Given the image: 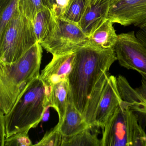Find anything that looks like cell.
<instances>
[{
  "label": "cell",
  "mask_w": 146,
  "mask_h": 146,
  "mask_svg": "<svg viewBox=\"0 0 146 146\" xmlns=\"http://www.w3.org/2000/svg\"><path fill=\"white\" fill-rule=\"evenodd\" d=\"M117 60L114 48L86 45L75 52L68 78V98L91 127L96 125L99 102L111 66Z\"/></svg>",
  "instance_id": "1"
},
{
  "label": "cell",
  "mask_w": 146,
  "mask_h": 146,
  "mask_svg": "<svg viewBox=\"0 0 146 146\" xmlns=\"http://www.w3.org/2000/svg\"><path fill=\"white\" fill-rule=\"evenodd\" d=\"M42 47L36 42L16 62L0 63V113L10 112L28 86L40 76Z\"/></svg>",
  "instance_id": "2"
},
{
  "label": "cell",
  "mask_w": 146,
  "mask_h": 146,
  "mask_svg": "<svg viewBox=\"0 0 146 146\" xmlns=\"http://www.w3.org/2000/svg\"><path fill=\"white\" fill-rule=\"evenodd\" d=\"M51 88L40 76L28 86L10 112L4 115L6 138L38 125L49 107Z\"/></svg>",
  "instance_id": "3"
},
{
  "label": "cell",
  "mask_w": 146,
  "mask_h": 146,
  "mask_svg": "<svg viewBox=\"0 0 146 146\" xmlns=\"http://www.w3.org/2000/svg\"><path fill=\"white\" fill-rule=\"evenodd\" d=\"M130 102L123 100L105 123L101 146H146V134Z\"/></svg>",
  "instance_id": "4"
},
{
  "label": "cell",
  "mask_w": 146,
  "mask_h": 146,
  "mask_svg": "<svg viewBox=\"0 0 146 146\" xmlns=\"http://www.w3.org/2000/svg\"><path fill=\"white\" fill-rule=\"evenodd\" d=\"M37 42L32 21L17 10L0 38V63L16 62Z\"/></svg>",
  "instance_id": "5"
},
{
  "label": "cell",
  "mask_w": 146,
  "mask_h": 146,
  "mask_svg": "<svg viewBox=\"0 0 146 146\" xmlns=\"http://www.w3.org/2000/svg\"><path fill=\"white\" fill-rule=\"evenodd\" d=\"M89 37L78 24L54 16L49 32L40 44L53 56L75 52L88 45Z\"/></svg>",
  "instance_id": "6"
},
{
  "label": "cell",
  "mask_w": 146,
  "mask_h": 146,
  "mask_svg": "<svg viewBox=\"0 0 146 146\" xmlns=\"http://www.w3.org/2000/svg\"><path fill=\"white\" fill-rule=\"evenodd\" d=\"M114 50L121 66L136 71L146 78V46L137 37L135 31L119 35Z\"/></svg>",
  "instance_id": "7"
},
{
  "label": "cell",
  "mask_w": 146,
  "mask_h": 146,
  "mask_svg": "<svg viewBox=\"0 0 146 146\" xmlns=\"http://www.w3.org/2000/svg\"><path fill=\"white\" fill-rule=\"evenodd\" d=\"M108 18L113 24L146 29V0H111Z\"/></svg>",
  "instance_id": "8"
},
{
  "label": "cell",
  "mask_w": 146,
  "mask_h": 146,
  "mask_svg": "<svg viewBox=\"0 0 146 146\" xmlns=\"http://www.w3.org/2000/svg\"><path fill=\"white\" fill-rule=\"evenodd\" d=\"M123 101L118 88L117 78L109 76L104 86L96 115V125L102 128Z\"/></svg>",
  "instance_id": "9"
},
{
  "label": "cell",
  "mask_w": 146,
  "mask_h": 146,
  "mask_svg": "<svg viewBox=\"0 0 146 146\" xmlns=\"http://www.w3.org/2000/svg\"><path fill=\"white\" fill-rule=\"evenodd\" d=\"M75 52L53 56L51 61L40 74V77L47 85L52 86L67 81L73 66Z\"/></svg>",
  "instance_id": "10"
},
{
  "label": "cell",
  "mask_w": 146,
  "mask_h": 146,
  "mask_svg": "<svg viewBox=\"0 0 146 146\" xmlns=\"http://www.w3.org/2000/svg\"><path fill=\"white\" fill-rule=\"evenodd\" d=\"M111 2V0H88L78 25L88 37L104 20L108 18Z\"/></svg>",
  "instance_id": "11"
},
{
  "label": "cell",
  "mask_w": 146,
  "mask_h": 146,
  "mask_svg": "<svg viewBox=\"0 0 146 146\" xmlns=\"http://www.w3.org/2000/svg\"><path fill=\"white\" fill-rule=\"evenodd\" d=\"M57 125L65 138L71 137L86 129H92L68 97L64 118L60 124Z\"/></svg>",
  "instance_id": "12"
},
{
  "label": "cell",
  "mask_w": 146,
  "mask_h": 146,
  "mask_svg": "<svg viewBox=\"0 0 146 146\" xmlns=\"http://www.w3.org/2000/svg\"><path fill=\"white\" fill-rule=\"evenodd\" d=\"M109 18L104 20L89 36L88 45L101 49L114 48L118 35Z\"/></svg>",
  "instance_id": "13"
},
{
  "label": "cell",
  "mask_w": 146,
  "mask_h": 146,
  "mask_svg": "<svg viewBox=\"0 0 146 146\" xmlns=\"http://www.w3.org/2000/svg\"><path fill=\"white\" fill-rule=\"evenodd\" d=\"M51 87L49 107L53 108L58 113L59 118L58 124L59 125L64 120L66 111L69 92L68 81L60 82Z\"/></svg>",
  "instance_id": "14"
},
{
  "label": "cell",
  "mask_w": 146,
  "mask_h": 146,
  "mask_svg": "<svg viewBox=\"0 0 146 146\" xmlns=\"http://www.w3.org/2000/svg\"><path fill=\"white\" fill-rule=\"evenodd\" d=\"M54 16L53 12L47 8L38 12L32 20L35 34L39 43L49 32Z\"/></svg>",
  "instance_id": "15"
},
{
  "label": "cell",
  "mask_w": 146,
  "mask_h": 146,
  "mask_svg": "<svg viewBox=\"0 0 146 146\" xmlns=\"http://www.w3.org/2000/svg\"><path fill=\"white\" fill-rule=\"evenodd\" d=\"M92 129H88L68 138L63 137L61 146H101V140L96 133L90 132Z\"/></svg>",
  "instance_id": "16"
},
{
  "label": "cell",
  "mask_w": 146,
  "mask_h": 146,
  "mask_svg": "<svg viewBox=\"0 0 146 146\" xmlns=\"http://www.w3.org/2000/svg\"><path fill=\"white\" fill-rule=\"evenodd\" d=\"M19 0H0V38L18 10Z\"/></svg>",
  "instance_id": "17"
},
{
  "label": "cell",
  "mask_w": 146,
  "mask_h": 146,
  "mask_svg": "<svg viewBox=\"0 0 146 146\" xmlns=\"http://www.w3.org/2000/svg\"><path fill=\"white\" fill-rule=\"evenodd\" d=\"M87 1L88 0H70L60 17L78 24L85 11Z\"/></svg>",
  "instance_id": "18"
},
{
  "label": "cell",
  "mask_w": 146,
  "mask_h": 146,
  "mask_svg": "<svg viewBox=\"0 0 146 146\" xmlns=\"http://www.w3.org/2000/svg\"><path fill=\"white\" fill-rule=\"evenodd\" d=\"M47 8L46 0H19L18 10L32 21L38 12Z\"/></svg>",
  "instance_id": "19"
},
{
  "label": "cell",
  "mask_w": 146,
  "mask_h": 146,
  "mask_svg": "<svg viewBox=\"0 0 146 146\" xmlns=\"http://www.w3.org/2000/svg\"><path fill=\"white\" fill-rule=\"evenodd\" d=\"M63 137L59 130L58 126L56 125L53 130L47 132L42 139L33 146H61Z\"/></svg>",
  "instance_id": "20"
},
{
  "label": "cell",
  "mask_w": 146,
  "mask_h": 146,
  "mask_svg": "<svg viewBox=\"0 0 146 146\" xmlns=\"http://www.w3.org/2000/svg\"><path fill=\"white\" fill-rule=\"evenodd\" d=\"M29 131L19 132L6 138L4 146H33L28 135Z\"/></svg>",
  "instance_id": "21"
},
{
  "label": "cell",
  "mask_w": 146,
  "mask_h": 146,
  "mask_svg": "<svg viewBox=\"0 0 146 146\" xmlns=\"http://www.w3.org/2000/svg\"><path fill=\"white\" fill-rule=\"evenodd\" d=\"M135 89L140 104L142 107L146 110V78L142 77L141 85Z\"/></svg>",
  "instance_id": "22"
},
{
  "label": "cell",
  "mask_w": 146,
  "mask_h": 146,
  "mask_svg": "<svg viewBox=\"0 0 146 146\" xmlns=\"http://www.w3.org/2000/svg\"><path fill=\"white\" fill-rule=\"evenodd\" d=\"M57 3V13L56 17H60L64 12L70 0H56Z\"/></svg>",
  "instance_id": "23"
},
{
  "label": "cell",
  "mask_w": 146,
  "mask_h": 146,
  "mask_svg": "<svg viewBox=\"0 0 146 146\" xmlns=\"http://www.w3.org/2000/svg\"><path fill=\"white\" fill-rule=\"evenodd\" d=\"M0 122H1V146H4V142L6 138L5 126L4 115L0 113Z\"/></svg>",
  "instance_id": "24"
},
{
  "label": "cell",
  "mask_w": 146,
  "mask_h": 146,
  "mask_svg": "<svg viewBox=\"0 0 146 146\" xmlns=\"http://www.w3.org/2000/svg\"><path fill=\"white\" fill-rule=\"evenodd\" d=\"M48 7L51 10L56 17L57 13V3L56 0H46Z\"/></svg>",
  "instance_id": "25"
}]
</instances>
